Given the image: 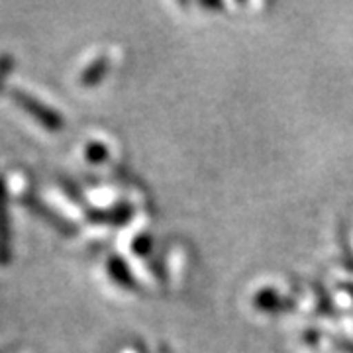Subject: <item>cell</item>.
Instances as JSON below:
<instances>
[{
	"instance_id": "1",
	"label": "cell",
	"mask_w": 353,
	"mask_h": 353,
	"mask_svg": "<svg viewBox=\"0 0 353 353\" xmlns=\"http://www.w3.org/2000/svg\"><path fill=\"white\" fill-rule=\"evenodd\" d=\"M12 99L22 108H24L26 112L32 114L38 122L43 124V128H48L51 132H57V130H61L63 128V120H61V116L57 112H53L51 108H48L46 104H41L36 99H32L28 92H20V90H12Z\"/></svg>"
},
{
	"instance_id": "2",
	"label": "cell",
	"mask_w": 353,
	"mask_h": 353,
	"mask_svg": "<svg viewBox=\"0 0 353 353\" xmlns=\"http://www.w3.org/2000/svg\"><path fill=\"white\" fill-rule=\"evenodd\" d=\"M253 304L255 308H261L265 312H275V310H283L287 306H292V303L285 301L279 292H275L273 289H263L259 290L253 299Z\"/></svg>"
},
{
	"instance_id": "3",
	"label": "cell",
	"mask_w": 353,
	"mask_h": 353,
	"mask_svg": "<svg viewBox=\"0 0 353 353\" xmlns=\"http://www.w3.org/2000/svg\"><path fill=\"white\" fill-rule=\"evenodd\" d=\"M10 259V236H8V214L4 206V189L0 185V263Z\"/></svg>"
},
{
	"instance_id": "4",
	"label": "cell",
	"mask_w": 353,
	"mask_h": 353,
	"mask_svg": "<svg viewBox=\"0 0 353 353\" xmlns=\"http://www.w3.org/2000/svg\"><path fill=\"white\" fill-rule=\"evenodd\" d=\"M108 271H110V275L114 277V281H118V285H122L124 289L128 290L138 289L136 279L132 277V273H130V269H128L126 261H124L122 257H110V261H108Z\"/></svg>"
},
{
	"instance_id": "5",
	"label": "cell",
	"mask_w": 353,
	"mask_h": 353,
	"mask_svg": "<svg viewBox=\"0 0 353 353\" xmlns=\"http://www.w3.org/2000/svg\"><path fill=\"white\" fill-rule=\"evenodd\" d=\"M106 69H108V59L101 55V57H97L92 63L88 65L87 69L81 73V85H85V87H92V85H97V83H101L102 77L106 73Z\"/></svg>"
},
{
	"instance_id": "6",
	"label": "cell",
	"mask_w": 353,
	"mask_h": 353,
	"mask_svg": "<svg viewBox=\"0 0 353 353\" xmlns=\"http://www.w3.org/2000/svg\"><path fill=\"white\" fill-rule=\"evenodd\" d=\"M87 157L90 161H94V163L104 161L106 159V148L101 145V143H90L87 148Z\"/></svg>"
},
{
	"instance_id": "7",
	"label": "cell",
	"mask_w": 353,
	"mask_h": 353,
	"mask_svg": "<svg viewBox=\"0 0 353 353\" xmlns=\"http://www.w3.org/2000/svg\"><path fill=\"white\" fill-rule=\"evenodd\" d=\"M134 250L139 255H145L148 252H152V238L150 236H139L138 240L134 241Z\"/></svg>"
},
{
	"instance_id": "8",
	"label": "cell",
	"mask_w": 353,
	"mask_h": 353,
	"mask_svg": "<svg viewBox=\"0 0 353 353\" xmlns=\"http://www.w3.org/2000/svg\"><path fill=\"white\" fill-rule=\"evenodd\" d=\"M10 67H12V59H10V57H6V55H2V57H0V83L4 81L2 77H4V73H8V71H10Z\"/></svg>"
},
{
	"instance_id": "9",
	"label": "cell",
	"mask_w": 353,
	"mask_h": 353,
	"mask_svg": "<svg viewBox=\"0 0 353 353\" xmlns=\"http://www.w3.org/2000/svg\"><path fill=\"white\" fill-rule=\"evenodd\" d=\"M202 6H204V8H210V10H212V8H214V10H218V8H224V4H202Z\"/></svg>"
}]
</instances>
